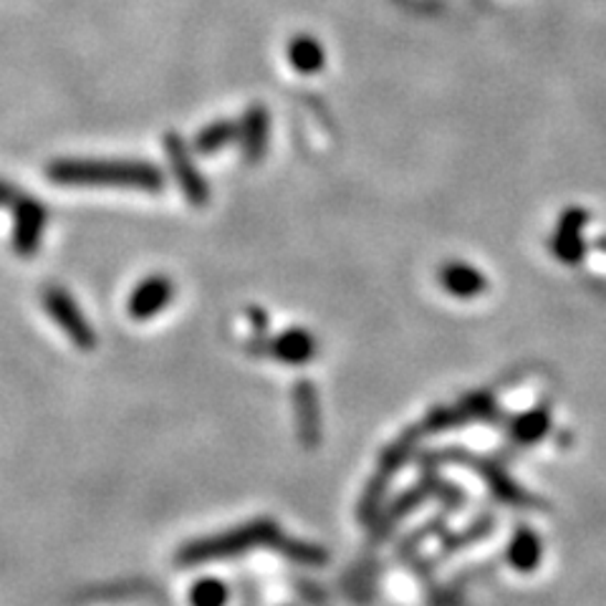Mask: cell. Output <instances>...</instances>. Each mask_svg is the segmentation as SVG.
I'll return each mask as SVG.
<instances>
[{"instance_id":"1","label":"cell","mask_w":606,"mask_h":606,"mask_svg":"<svg viewBox=\"0 0 606 606\" xmlns=\"http://www.w3.org/2000/svg\"><path fill=\"white\" fill-rule=\"evenodd\" d=\"M49 180L61 188H117L162 192L164 174L147 160H54L46 167Z\"/></svg>"},{"instance_id":"2","label":"cell","mask_w":606,"mask_h":606,"mask_svg":"<svg viewBox=\"0 0 606 606\" xmlns=\"http://www.w3.org/2000/svg\"><path fill=\"white\" fill-rule=\"evenodd\" d=\"M41 304L51 319H54L56 327L66 333L68 341H72L76 349L92 351L96 347V333L92 329L89 319H86L84 311L78 309L74 296L68 294L66 288L49 284L41 291Z\"/></svg>"},{"instance_id":"3","label":"cell","mask_w":606,"mask_h":606,"mask_svg":"<svg viewBox=\"0 0 606 606\" xmlns=\"http://www.w3.org/2000/svg\"><path fill=\"white\" fill-rule=\"evenodd\" d=\"M13 213V251L15 256L21 258H31L36 256L43 241V233H46V223H49V210L43 208V202L31 198V195H21L15 200V205L11 208Z\"/></svg>"},{"instance_id":"4","label":"cell","mask_w":606,"mask_h":606,"mask_svg":"<svg viewBox=\"0 0 606 606\" xmlns=\"http://www.w3.org/2000/svg\"><path fill=\"white\" fill-rule=\"evenodd\" d=\"M164 152H167V160H170L172 174L180 184L182 195L188 198L192 208H205L210 202V188H208V180L202 178V172L195 167V162H192L188 145H184L178 135H167Z\"/></svg>"},{"instance_id":"5","label":"cell","mask_w":606,"mask_h":606,"mask_svg":"<svg viewBox=\"0 0 606 606\" xmlns=\"http://www.w3.org/2000/svg\"><path fill=\"white\" fill-rule=\"evenodd\" d=\"M248 351L256 357L266 354V357L278 359V362H284V364L298 366V364H306L313 359L316 339H313V333L306 329H288L284 333H278L276 339L253 337L248 341Z\"/></svg>"},{"instance_id":"6","label":"cell","mask_w":606,"mask_h":606,"mask_svg":"<svg viewBox=\"0 0 606 606\" xmlns=\"http://www.w3.org/2000/svg\"><path fill=\"white\" fill-rule=\"evenodd\" d=\"M174 298V284L170 276H149L142 284H137L135 291L129 296V316L137 321L155 319L162 313Z\"/></svg>"},{"instance_id":"7","label":"cell","mask_w":606,"mask_h":606,"mask_svg":"<svg viewBox=\"0 0 606 606\" xmlns=\"http://www.w3.org/2000/svg\"><path fill=\"white\" fill-rule=\"evenodd\" d=\"M268 137H270V114L266 107H251L243 114L238 125V145L241 155L248 164L261 162L268 152Z\"/></svg>"},{"instance_id":"8","label":"cell","mask_w":606,"mask_h":606,"mask_svg":"<svg viewBox=\"0 0 606 606\" xmlns=\"http://www.w3.org/2000/svg\"><path fill=\"white\" fill-rule=\"evenodd\" d=\"M440 284L447 294L458 298H472L486 288V280L468 263H447V266H443Z\"/></svg>"},{"instance_id":"9","label":"cell","mask_w":606,"mask_h":606,"mask_svg":"<svg viewBox=\"0 0 606 606\" xmlns=\"http://www.w3.org/2000/svg\"><path fill=\"white\" fill-rule=\"evenodd\" d=\"M288 61L298 74H316L327 64V51L309 33H301L288 46Z\"/></svg>"},{"instance_id":"10","label":"cell","mask_w":606,"mask_h":606,"mask_svg":"<svg viewBox=\"0 0 606 606\" xmlns=\"http://www.w3.org/2000/svg\"><path fill=\"white\" fill-rule=\"evenodd\" d=\"M233 142H238V125L231 119H217L213 125L198 131L195 149L200 155H215L221 149L231 147Z\"/></svg>"},{"instance_id":"11","label":"cell","mask_w":606,"mask_h":606,"mask_svg":"<svg viewBox=\"0 0 606 606\" xmlns=\"http://www.w3.org/2000/svg\"><path fill=\"white\" fill-rule=\"evenodd\" d=\"M294 402H296V415L301 429L306 435L316 433V419H319V404H316V390L309 380H301L294 390Z\"/></svg>"},{"instance_id":"12","label":"cell","mask_w":606,"mask_h":606,"mask_svg":"<svg viewBox=\"0 0 606 606\" xmlns=\"http://www.w3.org/2000/svg\"><path fill=\"white\" fill-rule=\"evenodd\" d=\"M578 233H582V215L568 213L559 225L556 238H553V248L564 261H574L578 256Z\"/></svg>"},{"instance_id":"13","label":"cell","mask_w":606,"mask_h":606,"mask_svg":"<svg viewBox=\"0 0 606 606\" xmlns=\"http://www.w3.org/2000/svg\"><path fill=\"white\" fill-rule=\"evenodd\" d=\"M245 316L251 319V327H253V337L261 339V337H268V313L261 309V306H251L248 311H245Z\"/></svg>"},{"instance_id":"14","label":"cell","mask_w":606,"mask_h":606,"mask_svg":"<svg viewBox=\"0 0 606 606\" xmlns=\"http://www.w3.org/2000/svg\"><path fill=\"white\" fill-rule=\"evenodd\" d=\"M21 195H23V192L19 188H15L13 182L0 180V208L11 210L15 205V200H19Z\"/></svg>"}]
</instances>
